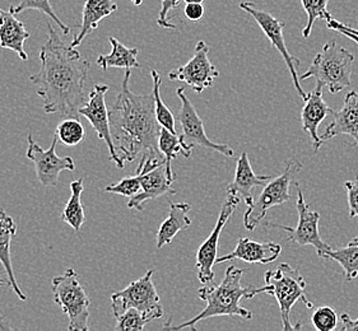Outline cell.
<instances>
[{
	"mask_svg": "<svg viewBox=\"0 0 358 331\" xmlns=\"http://www.w3.org/2000/svg\"><path fill=\"white\" fill-rule=\"evenodd\" d=\"M48 41L40 50V71L29 80L43 101L46 114H62L78 117L79 108L86 103L85 84L90 72V61L65 43L57 29L48 22Z\"/></svg>",
	"mask_w": 358,
	"mask_h": 331,
	"instance_id": "1",
	"label": "cell"
},
{
	"mask_svg": "<svg viewBox=\"0 0 358 331\" xmlns=\"http://www.w3.org/2000/svg\"><path fill=\"white\" fill-rule=\"evenodd\" d=\"M131 69L125 71L122 91L114 106L108 108L115 148L124 162H133L139 156L165 159L158 148L161 125L156 117L155 96L134 94L130 89Z\"/></svg>",
	"mask_w": 358,
	"mask_h": 331,
	"instance_id": "2",
	"label": "cell"
},
{
	"mask_svg": "<svg viewBox=\"0 0 358 331\" xmlns=\"http://www.w3.org/2000/svg\"><path fill=\"white\" fill-rule=\"evenodd\" d=\"M244 269H238L235 265H229L226 269L224 278L218 286H208L198 289V295L201 301L206 302V309L199 315L189 320L184 324L171 326L166 324L164 328L167 330H182V329H193L195 324L203 320L218 316H238L243 320H251V311L243 307L240 302L243 298L250 300L252 297L262 293V288L254 286H243L241 279L244 275Z\"/></svg>",
	"mask_w": 358,
	"mask_h": 331,
	"instance_id": "3",
	"label": "cell"
},
{
	"mask_svg": "<svg viewBox=\"0 0 358 331\" xmlns=\"http://www.w3.org/2000/svg\"><path fill=\"white\" fill-rule=\"evenodd\" d=\"M355 57L351 51L338 45L336 40L325 43L316 55L301 80L315 78L316 86L328 87L330 94H339L351 87L352 65Z\"/></svg>",
	"mask_w": 358,
	"mask_h": 331,
	"instance_id": "4",
	"label": "cell"
},
{
	"mask_svg": "<svg viewBox=\"0 0 358 331\" xmlns=\"http://www.w3.org/2000/svg\"><path fill=\"white\" fill-rule=\"evenodd\" d=\"M264 281L265 286L262 287V293L272 295L277 300L283 330H296V326H292L289 320L294 304L301 301L308 309L314 307V304L308 301L305 295L306 281L299 270H296L287 263L280 264L275 270L266 272Z\"/></svg>",
	"mask_w": 358,
	"mask_h": 331,
	"instance_id": "5",
	"label": "cell"
},
{
	"mask_svg": "<svg viewBox=\"0 0 358 331\" xmlns=\"http://www.w3.org/2000/svg\"><path fill=\"white\" fill-rule=\"evenodd\" d=\"M51 289L54 293V302L60 306L69 318L68 330H90L88 320L91 316V301L86 289L79 281L77 272L71 267L63 275L55 277L52 279Z\"/></svg>",
	"mask_w": 358,
	"mask_h": 331,
	"instance_id": "6",
	"label": "cell"
},
{
	"mask_svg": "<svg viewBox=\"0 0 358 331\" xmlns=\"http://www.w3.org/2000/svg\"><path fill=\"white\" fill-rule=\"evenodd\" d=\"M153 270H148L142 278L131 281L127 288L111 295V309L115 318L129 309H136L150 321L164 316V307L152 281Z\"/></svg>",
	"mask_w": 358,
	"mask_h": 331,
	"instance_id": "7",
	"label": "cell"
},
{
	"mask_svg": "<svg viewBox=\"0 0 358 331\" xmlns=\"http://www.w3.org/2000/svg\"><path fill=\"white\" fill-rule=\"evenodd\" d=\"M302 167L303 166L301 162L291 159L287 163L285 171L265 185L258 200H254L252 205L248 207V210L244 213V226L246 230H255L257 226L264 219L269 209L282 205L292 199L289 194L291 180L301 171Z\"/></svg>",
	"mask_w": 358,
	"mask_h": 331,
	"instance_id": "8",
	"label": "cell"
},
{
	"mask_svg": "<svg viewBox=\"0 0 358 331\" xmlns=\"http://www.w3.org/2000/svg\"><path fill=\"white\" fill-rule=\"evenodd\" d=\"M297 187V213H299V223L296 228L283 226V224L268 223V227H274V228H280V230L288 232V241L294 242L299 246H313L315 249L319 258L324 259L327 252L331 250L328 244H325L322 241L320 230H319V222H320V214L317 212L311 210L308 207L305 198L302 194V190L300 185L296 184Z\"/></svg>",
	"mask_w": 358,
	"mask_h": 331,
	"instance_id": "9",
	"label": "cell"
},
{
	"mask_svg": "<svg viewBox=\"0 0 358 331\" xmlns=\"http://www.w3.org/2000/svg\"><path fill=\"white\" fill-rule=\"evenodd\" d=\"M238 7L244 9L245 12H248L255 20V22L260 26V29H263L265 36L268 37V40L282 55L288 71L291 73L296 91H297V94H300L302 100L305 101L306 97H308V94L302 89L301 84H300V77L297 74V68L300 66V60L289 54V51L287 49L286 41H285L283 29H285L286 23L278 21L271 13L255 7V4L250 3V1H243V3H240Z\"/></svg>",
	"mask_w": 358,
	"mask_h": 331,
	"instance_id": "10",
	"label": "cell"
},
{
	"mask_svg": "<svg viewBox=\"0 0 358 331\" xmlns=\"http://www.w3.org/2000/svg\"><path fill=\"white\" fill-rule=\"evenodd\" d=\"M108 84H96L92 92L88 96V101L79 108V115L85 116L90 124L92 125L97 137L103 140L108 145L111 161L114 162L117 168H124L125 162L122 161L116 148H115L114 139L111 134V125H110V115H108V105H106V94H108Z\"/></svg>",
	"mask_w": 358,
	"mask_h": 331,
	"instance_id": "11",
	"label": "cell"
},
{
	"mask_svg": "<svg viewBox=\"0 0 358 331\" xmlns=\"http://www.w3.org/2000/svg\"><path fill=\"white\" fill-rule=\"evenodd\" d=\"M27 142H29V148L26 152V156L35 165L37 179L41 182L43 186H57L60 173L63 171H74L76 170V163L72 157L57 156L55 148H57L59 139L55 135L52 138L50 148L46 151L37 145L36 142L34 140L32 134H29Z\"/></svg>",
	"mask_w": 358,
	"mask_h": 331,
	"instance_id": "12",
	"label": "cell"
},
{
	"mask_svg": "<svg viewBox=\"0 0 358 331\" xmlns=\"http://www.w3.org/2000/svg\"><path fill=\"white\" fill-rule=\"evenodd\" d=\"M240 200H241V198H238L236 195H226V200L223 203L222 209H221V213L217 219L215 228L198 250L195 267L198 270V278L203 284H209L215 281L213 267H215V260H217L220 236L222 233L224 226L229 223L237 205L240 204Z\"/></svg>",
	"mask_w": 358,
	"mask_h": 331,
	"instance_id": "13",
	"label": "cell"
},
{
	"mask_svg": "<svg viewBox=\"0 0 358 331\" xmlns=\"http://www.w3.org/2000/svg\"><path fill=\"white\" fill-rule=\"evenodd\" d=\"M208 54L209 46L204 41H199L195 46L193 58L187 64L169 73V80L187 83L195 94H201L204 89L210 88L220 72L210 63Z\"/></svg>",
	"mask_w": 358,
	"mask_h": 331,
	"instance_id": "14",
	"label": "cell"
},
{
	"mask_svg": "<svg viewBox=\"0 0 358 331\" xmlns=\"http://www.w3.org/2000/svg\"><path fill=\"white\" fill-rule=\"evenodd\" d=\"M176 94L181 101L178 120L182 128V138L187 145H201L203 148H207L209 151L218 152L224 157L232 159L235 156V152L229 145H220L212 142L204 129V124L201 122V116L198 115L196 110L194 108L192 101L187 98L185 89L179 88Z\"/></svg>",
	"mask_w": 358,
	"mask_h": 331,
	"instance_id": "15",
	"label": "cell"
},
{
	"mask_svg": "<svg viewBox=\"0 0 358 331\" xmlns=\"http://www.w3.org/2000/svg\"><path fill=\"white\" fill-rule=\"evenodd\" d=\"M331 115L333 122L320 135L322 143L338 135H348L358 145V92H348L344 98L343 108Z\"/></svg>",
	"mask_w": 358,
	"mask_h": 331,
	"instance_id": "16",
	"label": "cell"
},
{
	"mask_svg": "<svg viewBox=\"0 0 358 331\" xmlns=\"http://www.w3.org/2000/svg\"><path fill=\"white\" fill-rule=\"evenodd\" d=\"M282 246L274 242H258L250 238L243 237L237 241L236 247L224 256L217 258L215 264L220 265L231 260H241L250 264H269L278 259Z\"/></svg>",
	"mask_w": 358,
	"mask_h": 331,
	"instance_id": "17",
	"label": "cell"
},
{
	"mask_svg": "<svg viewBox=\"0 0 358 331\" xmlns=\"http://www.w3.org/2000/svg\"><path fill=\"white\" fill-rule=\"evenodd\" d=\"M333 112H334V110L324 101L322 87L316 86L315 91L308 94L301 112L302 129L310 134V138L313 139V145H314L315 153L319 152L322 145H324L320 140L317 129H319L320 124L327 119V116Z\"/></svg>",
	"mask_w": 358,
	"mask_h": 331,
	"instance_id": "18",
	"label": "cell"
},
{
	"mask_svg": "<svg viewBox=\"0 0 358 331\" xmlns=\"http://www.w3.org/2000/svg\"><path fill=\"white\" fill-rule=\"evenodd\" d=\"M169 194H176V191L172 189V182L169 180L166 173L165 163H162L144 173L142 177V190L139 194L130 198L128 208L141 212L145 207V203Z\"/></svg>",
	"mask_w": 358,
	"mask_h": 331,
	"instance_id": "19",
	"label": "cell"
},
{
	"mask_svg": "<svg viewBox=\"0 0 358 331\" xmlns=\"http://www.w3.org/2000/svg\"><path fill=\"white\" fill-rule=\"evenodd\" d=\"M271 179L272 176H259L254 172L249 156L244 152L240 156V159H237L235 179L227 186V194L236 195L238 198L244 199L248 207H250L254 203V187L265 186Z\"/></svg>",
	"mask_w": 358,
	"mask_h": 331,
	"instance_id": "20",
	"label": "cell"
},
{
	"mask_svg": "<svg viewBox=\"0 0 358 331\" xmlns=\"http://www.w3.org/2000/svg\"><path fill=\"white\" fill-rule=\"evenodd\" d=\"M29 32L23 22L15 17L13 12L0 8V47L15 51L21 60H29L27 52L23 49L24 41L29 40Z\"/></svg>",
	"mask_w": 358,
	"mask_h": 331,
	"instance_id": "21",
	"label": "cell"
},
{
	"mask_svg": "<svg viewBox=\"0 0 358 331\" xmlns=\"http://www.w3.org/2000/svg\"><path fill=\"white\" fill-rule=\"evenodd\" d=\"M15 233H17V224L15 219L8 216L3 209H0V263L4 267V270L7 272L10 288L13 289V292L18 295V298H21L22 301H27V295L23 293L21 287L15 281L12 259H10V244Z\"/></svg>",
	"mask_w": 358,
	"mask_h": 331,
	"instance_id": "22",
	"label": "cell"
},
{
	"mask_svg": "<svg viewBox=\"0 0 358 331\" xmlns=\"http://www.w3.org/2000/svg\"><path fill=\"white\" fill-rule=\"evenodd\" d=\"M117 10V3L114 0H86L82 12V24L78 35L73 38V47H77L85 41L92 31L100 26V22Z\"/></svg>",
	"mask_w": 358,
	"mask_h": 331,
	"instance_id": "23",
	"label": "cell"
},
{
	"mask_svg": "<svg viewBox=\"0 0 358 331\" xmlns=\"http://www.w3.org/2000/svg\"><path fill=\"white\" fill-rule=\"evenodd\" d=\"M190 210L192 205L189 203H170L169 216L158 230L157 250L165 245H170L179 232L187 230L192 224V219L189 218Z\"/></svg>",
	"mask_w": 358,
	"mask_h": 331,
	"instance_id": "24",
	"label": "cell"
},
{
	"mask_svg": "<svg viewBox=\"0 0 358 331\" xmlns=\"http://www.w3.org/2000/svg\"><path fill=\"white\" fill-rule=\"evenodd\" d=\"M158 148L165 157L166 173L169 180L173 182L176 176L172 172V159H176L179 154H182L185 159H190L194 145H187L182 135L178 137L176 133H172L166 128H161L158 138Z\"/></svg>",
	"mask_w": 358,
	"mask_h": 331,
	"instance_id": "25",
	"label": "cell"
},
{
	"mask_svg": "<svg viewBox=\"0 0 358 331\" xmlns=\"http://www.w3.org/2000/svg\"><path fill=\"white\" fill-rule=\"evenodd\" d=\"M108 41L111 43V52L108 55H100L96 61L102 71H108V68H122L125 71L141 68L138 61V49L127 47L115 37H110Z\"/></svg>",
	"mask_w": 358,
	"mask_h": 331,
	"instance_id": "26",
	"label": "cell"
},
{
	"mask_svg": "<svg viewBox=\"0 0 358 331\" xmlns=\"http://www.w3.org/2000/svg\"><path fill=\"white\" fill-rule=\"evenodd\" d=\"M83 190H85V182L82 179L71 182V198L65 204L63 213L60 216L62 221L69 224L76 232L82 230V226L86 222L85 208L82 204Z\"/></svg>",
	"mask_w": 358,
	"mask_h": 331,
	"instance_id": "27",
	"label": "cell"
},
{
	"mask_svg": "<svg viewBox=\"0 0 358 331\" xmlns=\"http://www.w3.org/2000/svg\"><path fill=\"white\" fill-rule=\"evenodd\" d=\"M324 259L337 261L343 267L347 281L356 279L358 277V237L353 238L345 247L327 252Z\"/></svg>",
	"mask_w": 358,
	"mask_h": 331,
	"instance_id": "28",
	"label": "cell"
},
{
	"mask_svg": "<svg viewBox=\"0 0 358 331\" xmlns=\"http://www.w3.org/2000/svg\"><path fill=\"white\" fill-rule=\"evenodd\" d=\"M54 135L68 147H76L86 138V130L77 117H68L57 126Z\"/></svg>",
	"mask_w": 358,
	"mask_h": 331,
	"instance_id": "29",
	"label": "cell"
},
{
	"mask_svg": "<svg viewBox=\"0 0 358 331\" xmlns=\"http://www.w3.org/2000/svg\"><path fill=\"white\" fill-rule=\"evenodd\" d=\"M151 75L152 80H153V91H152V94L155 96V110H156L157 122L162 128H166V129L170 130L172 133H176L173 114L170 111V108L166 106L165 102L162 101L161 92H159L161 84H162L161 75H159V73L157 71H152Z\"/></svg>",
	"mask_w": 358,
	"mask_h": 331,
	"instance_id": "30",
	"label": "cell"
},
{
	"mask_svg": "<svg viewBox=\"0 0 358 331\" xmlns=\"http://www.w3.org/2000/svg\"><path fill=\"white\" fill-rule=\"evenodd\" d=\"M29 9H35V10L41 12L43 15H48L49 18H51L52 21L57 23L59 29H62V32L64 35H69L71 34V29L65 24L64 22H62V20L55 13V10L51 7L50 0H21L18 6H15V7L12 6V7L9 8V10L13 12L15 15H20V13L24 12V10H29Z\"/></svg>",
	"mask_w": 358,
	"mask_h": 331,
	"instance_id": "31",
	"label": "cell"
},
{
	"mask_svg": "<svg viewBox=\"0 0 358 331\" xmlns=\"http://www.w3.org/2000/svg\"><path fill=\"white\" fill-rule=\"evenodd\" d=\"M301 3L302 7L308 15V23L302 31V35L305 38H308L311 35L314 23L317 20H324L327 22L331 18V15L327 9L329 0H301Z\"/></svg>",
	"mask_w": 358,
	"mask_h": 331,
	"instance_id": "32",
	"label": "cell"
},
{
	"mask_svg": "<svg viewBox=\"0 0 358 331\" xmlns=\"http://www.w3.org/2000/svg\"><path fill=\"white\" fill-rule=\"evenodd\" d=\"M151 323L143 314L136 309H129L122 314L120 316L116 317V331H142L145 325Z\"/></svg>",
	"mask_w": 358,
	"mask_h": 331,
	"instance_id": "33",
	"label": "cell"
},
{
	"mask_svg": "<svg viewBox=\"0 0 358 331\" xmlns=\"http://www.w3.org/2000/svg\"><path fill=\"white\" fill-rule=\"evenodd\" d=\"M311 323L314 325L316 330L319 331H333L337 329L339 318H338L337 312L334 309L322 306L316 309L315 312L311 317Z\"/></svg>",
	"mask_w": 358,
	"mask_h": 331,
	"instance_id": "34",
	"label": "cell"
},
{
	"mask_svg": "<svg viewBox=\"0 0 358 331\" xmlns=\"http://www.w3.org/2000/svg\"><path fill=\"white\" fill-rule=\"evenodd\" d=\"M181 0H162L161 1V9L158 13L157 24L162 29H175L176 26L169 21V13L172 9L179 7Z\"/></svg>",
	"mask_w": 358,
	"mask_h": 331,
	"instance_id": "35",
	"label": "cell"
},
{
	"mask_svg": "<svg viewBox=\"0 0 358 331\" xmlns=\"http://www.w3.org/2000/svg\"><path fill=\"white\" fill-rule=\"evenodd\" d=\"M344 187L348 195V207H350V218L353 219L358 216V176L353 180L345 181Z\"/></svg>",
	"mask_w": 358,
	"mask_h": 331,
	"instance_id": "36",
	"label": "cell"
},
{
	"mask_svg": "<svg viewBox=\"0 0 358 331\" xmlns=\"http://www.w3.org/2000/svg\"><path fill=\"white\" fill-rule=\"evenodd\" d=\"M327 27L333 31H337L339 34H343L344 36L351 38L358 45V29H352L351 26H347L342 22L334 20L333 17L327 21Z\"/></svg>",
	"mask_w": 358,
	"mask_h": 331,
	"instance_id": "37",
	"label": "cell"
},
{
	"mask_svg": "<svg viewBox=\"0 0 358 331\" xmlns=\"http://www.w3.org/2000/svg\"><path fill=\"white\" fill-rule=\"evenodd\" d=\"M204 6L199 3H193V4H187L184 8V15L189 21L198 22L201 21L204 17Z\"/></svg>",
	"mask_w": 358,
	"mask_h": 331,
	"instance_id": "38",
	"label": "cell"
},
{
	"mask_svg": "<svg viewBox=\"0 0 358 331\" xmlns=\"http://www.w3.org/2000/svg\"><path fill=\"white\" fill-rule=\"evenodd\" d=\"M341 320H342V323H343V330H350V331H358V317L356 320H353L350 317V315H347V314H343L342 316H341Z\"/></svg>",
	"mask_w": 358,
	"mask_h": 331,
	"instance_id": "39",
	"label": "cell"
},
{
	"mask_svg": "<svg viewBox=\"0 0 358 331\" xmlns=\"http://www.w3.org/2000/svg\"><path fill=\"white\" fill-rule=\"evenodd\" d=\"M4 286H9V287H10L9 281H8V279H4V277H3V275H0V287H4Z\"/></svg>",
	"mask_w": 358,
	"mask_h": 331,
	"instance_id": "40",
	"label": "cell"
},
{
	"mask_svg": "<svg viewBox=\"0 0 358 331\" xmlns=\"http://www.w3.org/2000/svg\"><path fill=\"white\" fill-rule=\"evenodd\" d=\"M134 6H136V7H141L142 4H143L144 0H130Z\"/></svg>",
	"mask_w": 358,
	"mask_h": 331,
	"instance_id": "41",
	"label": "cell"
},
{
	"mask_svg": "<svg viewBox=\"0 0 358 331\" xmlns=\"http://www.w3.org/2000/svg\"><path fill=\"white\" fill-rule=\"evenodd\" d=\"M187 4H193V3H199V4H203V1L204 0H184Z\"/></svg>",
	"mask_w": 358,
	"mask_h": 331,
	"instance_id": "42",
	"label": "cell"
}]
</instances>
